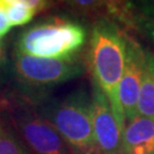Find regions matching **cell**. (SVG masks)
I'll return each mask as SVG.
<instances>
[{
    "instance_id": "2",
    "label": "cell",
    "mask_w": 154,
    "mask_h": 154,
    "mask_svg": "<svg viewBox=\"0 0 154 154\" xmlns=\"http://www.w3.org/2000/svg\"><path fill=\"white\" fill-rule=\"evenodd\" d=\"M87 32L81 24L53 17L24 30L16 40L15 51L26 55L70 60L82 49Z\"/></svg>"
},
{
    "instance_id": "7",
    "label": "cell",
    "mask_w": 154,
    "mask_h": 154,
    "mask_svg": "<svg viewBox=\"0 0 154 154\" xmlns=\"http://www.w3.org/2000/svg\"><path fill=\"white\" fill-rule=\"evenodd\" d=\"M146 55L135 41L128 39L125 71L118 87V100L128 122L138 116L137 104L143 81Z\"/></svg>"
},
{
    "instance_id": "13",
    "label": "cell",
    "mask_w": 154,
    "mask_h": 154,
    "mask_svg": "<svg viewBox=\"0 0 154 154\" xmlns=\"http://www.w3.org/2000/svg\"><path fill=\"white\" fill-rule=\"evenodd\" d=\"M24 4L28 6L29 8H31L35 14H38L40 11H42L48 7V2L44 0H23Z\"/></svg>"
},
{
    "instance_id": "5",
    "label": "cell",
    "mask_w": 154,
    "mask_h": 154,
    "mask_svg": "<svg viewBox=\"0 0 154 154\" xmlns=\"http://www.w3.org/2000/svg\"><path fill=\"white\" fill-rule=\"evenodd\" d=\"M18 136L32 154H74L45 116L28 109H17L11 116Z\"/></svg>"
},
{
    "instance_id": "15",
    "label": "cell",
    "mask_w": 154,
    "mask_h": 154,
    "mask_svg": "<svg viewBox=\"0 0 154 154\" xmlns=\"http://www.w3.org/2000/svg\"><path fill=\"white\" fill-rule=\"evenodd\" d=\"M2 127H4V123H2V119H1V111H0V134H1V130H2Z\"/></svg>"
},
{
    "instance_id": "11",
    "label": "cell",
    "mask_w": 154,
    "mask_h": 154,
    "mask_svg": "<svg viewBox=\"0 0 154 154\" xmlns=\"http://www.w3.org/2000/svg\"><path fill=\"white\" fill-rule=\"evenodd\" d=\"M0 154H32L20 136L9 126L4 125L0 134Z\"/></svg>"
},
{
    "instance_id": "12",
    "label": "cell",
    "mask_w": 154,
    "mask_h": 154,
    "mask_svg": "<svg viewBox=\"0 0 154 154\" xmlns=\"http://www.w3.org/2000/svg\"><path fill=\"white\" fill-rule=\"evenodd\" d=\"M11 28V25L6 13V0H0V38L5 37Z\"/></svg>"
},
{
    "instance_id": "10",
    "label": "cell",
    "mask_w": 154,
    "mask_h": 154,
    "mask_svg": "<svg viewBox=\"0 0 154 154\" xmlns=\"http://www.w3.org/2000/svg\"><path fill=\"white\" fill-rule=\"evenodd\" d=\"M6 13L11 26L25 25L37 15L23 0H6Z\"/></svg>"
},
{
    "instance_id": "17",
    "label": "cell",
    "mask_w": 154,
    "mask_h": 154,
    "mask_svg": "<svg viewBox=\"0 0 154 154\" xmlns=\"http://www.w3.org/2000/svg\"><path fill=\"white\" fill-rule=\"evenodd\" d=\"M153 154H154V153H153Z\"/></svg>"
},
{
    "instance_id": "6",
    "label": "cell",
    "mask_w": 154,
    "mask_h": 154,
    "mask_svg": "<svg viewBox=\"0 0 154 154\" xmlns=\"http://www.w3.org/2000/svg\"><path fill=\"white\" fill-rule=\"evenodd\" d=\"M90 109L94 135L99 154H121L125 126L116 118L110 100L96 85L93 88Z\"/></svg>"
},
{
    "instance_id": "4",
    "label": "cell",
    "mask_w": 154,
    "mask_h": 154,
    "mask_svg": "<svg viewBox=\"0 0 154 154\" xmlns=\"http://www.w3.org/2000/svg\"><path fill=\"white\" fill-rule=\"evenodd\" d=\"M14 69L22 82L34 87H51L83 72V65L77 58H44L20 51H14Z\"/></svg>"
},
{
    "instance_id": "14",
    "label": "cell",
    "mask_w": 154,
    "mask_h": 154,
    "mask_svg": "<svg viewBox=\"0 0 154 154\" xmlns=\"http://www.w3.org/2000/svg\"><path fill=\"white\" fill-rule=\"evenodd\" d=\"M5 61H6V50H5V47H4V42H2L1 38H0V64L5 63Z\"/></svg>"
},
{
    "instance_id": "8",
    "label": "cell",
    "mask_w": 154,
    "mask_h": 154,
    "mask_svg": "<svg viewBox=\"0 0 154 154\" xmlns=\"http://www.w3.org/2000/svg\"><path fill=\"white\" fill-rule=\"evenodd\" d=\"M154 121L138 116L123 130L121 154H153Z\"/></svg>"
},
{
    "instance_id": "1",
    "label": "cell",
    "mask_w": 154,
    "mask_h": 154,
    "mask_svg": "<svg viewBox=\"0 0 154 154\" xmlns=\"http://www.w3.org/2000/svg\"><path fill=\"white\" fill-rule=\"evenodd\" d=\"M127 42L128 38L116 23L103 18L94 23L87 51V66L94 82L105 94L125 127L126 119L118 100V87L126 66Z\"/></svg>"
},
{
    "instance_id": "9",
    "label": "cell",
    "mask_w": 154,
    "mask_h": 154,
    "mask_svg": "<svg viewBox=\"0 0 154 154\" xmlns=\"http://www.w3.org/2000/svg\"><path fill=\"white\" fill-rule=\"evenodd\" d=\"M137 113L139 116L154 121V55H146Z\"/></svg>"
},
{
    "instance_id": "3",
    "label": "cell",
    "mask_w": 154,
    "mask_h": 154,
    "mask_svg": "<svg viewBox=\"0 0 154 154\" xmlns=\"http://www.w3.org/2000/svg\"><path fill=\"white\" fill-rule=\"evenodd\" d=\"M45 118L74 154H99L95 140L90 99L83 90L50 105Z\"/></svg>"
},
{
    "instance_id": "16",
    "label": "cell",
    "mask_w": 154,
    "mask_h": 154,
    "mask_svg": "<svg viewBox=\"0 0 154 154\" xmlns=\"http://www.w3.org/2000/svg\"><path fill=\"white\" fill-rule=\"evenodd\" d=\"M1 66H2V64H0V69H1Z\"/></svg>"
}]
</instances>
